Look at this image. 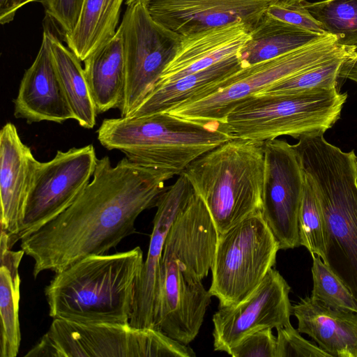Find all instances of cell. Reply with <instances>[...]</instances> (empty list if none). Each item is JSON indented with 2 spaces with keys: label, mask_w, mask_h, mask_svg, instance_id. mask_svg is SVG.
Segmentation results:
<instances>
[{
  "label": "cell",
  "mask_w": 357,
  "mask_h": 357,
  "mask_svg": "<svg viewBox=\"0 0 357 357\" xmlns=\"http://www.w3.org/2000/svg\"><path fill=\"white\" fill-rule=\"evenodd\" d=\"M356 50V47L337 44L335 37L329 34L286 54L243 68L236 81L226 88L168 112L196 123L220 126L231 111L251 96L318 63Z\"/></svg>",
  "instance_id": "obj_10"
},
{
  "label": "cell",
  "mask_w": 357,
  "mask_h": 357,
  "mask_svg": "<svg viewBox=\"0 0 357 357\" xmlns=\"http://www.w3.org/2000/svg\"><path fill=\"white\" fill-rule=\"evenodd\" d=\"M143 264L138 246L77 261L45 288L49 315L83 324H130Z\"/></svg>",
  "instance_id": "obj_3"
},
{
  "label": "cell",
  "mask_w": 357,
  "mask_h": 357,
  "mask_svg": "<svg viewBox=\"0 0 357 357\" xmlns=\"http://www.w3.org/2000/svg\"><path fill=\"white\" fill-rule=\"evenodd\" d=\"M290 291L284 278L272 268L245 299L234 305L219 306L212 319L214 349L227 354L250 333L290 324Z\"/></svg>",
  "instance_id": "obj_14"
},
{
  "label": "cell",
  "mask_w": 357,
  "mask_h": 357,
  "mask_svg": "<svg viewBox=\"0 0 357 357\" xmlns=\"http://www.w3.org/2000/svg\"><path fill=\"white\" fill-rule=\"evenodd\" d=\"M123 0H85L78 24L64 36L68 47L84 61L118 29Z\"/></svg>",
  "instance_id": "obj_25"
},
{
  "label": "cell",
  "mask_w": 357,
  "mask_h": 357,
  "mask_svg": "<svg viewBox=\"0 0 357 357\" xmlns=\"http://www.w3.org/2000/svg\"><path fill=\"white\" fill-rule=\"evenodd\" d=\"M297 330L333 357H357V314L332 309L305 296L291 306Z\"/></svg>",
  "instance_id": "obj_21"
},
{
  "label": "cell",
  "mask_w": 357,
  "mask_h": 357,
  "mask_svg": "<svg viewBox=\"0 0 357 357\" xmlns=\"http://www.w3.org/2000/svg\"><path fill=\"white\" fill-rule=\"evenodd\" d=\"M305 174V173H304ZM300 245L312 256L326 258V225L317 195L305 175V183L298 215Z\"/></svg>",
  "instance_id": "obj_29"
},
{
  "label": "cell",
  "mask_w": 357,
  "mask_h": 357,
  "mask_svg": "<svg viewBox=\"0 0 357 357\" xmlns=\"http://www.w3.org/2000/svg\"><path fill=\"white\" fill-rule=\"evenodd\" d=\"M107 150L172 178L204 153L233 139L218 125L202 124L169 112L105 119L97 130Z\"/></svg>",
  "instance_id": "obj_5"
},
{
  "label": "cell",
  "mask_w": 357,
  "mask_h": 357,
  "mask_svg": "<svg viewBox=\"0 0 357 357\" xmlns=\"http://www.w3.org/2000/svg\"><path fill=\"white\" fill-rule=\"evenodd\" d=\"M218 234L205 203L195 193L164 244L154 329L184 344L198 335L211 303L202 280L211 270Z\"/></svg>",
  "instance_id": "obj_2"
},
{
  "label": "cell",
  "mask_w": 357,
  "mask_h": 357,
  "mask_svg": "<svg viewBox=\"0 0 357 357\" xmlns=\"http://www.w3.org/2000/svg\"><path fill=\"white\" fill-rule=\"evenodd\" d=\"M24 252L8 246V236L1 230L0 240V356H17L21 341L19 322L20 278L19 266Z\"/></svg>",
  "instance_id": "obj_24"
},
{
  "label": "cell",
  "mask_w": 357,
  "mask_h": 357,
  "mask_svg": "<svg viewBox=\"0 0 357 357\" xmlns=\"http://www.w3.org/2000/svg\"><path fill=\"white\" fill-rule=\"evenodd\" d=\"M50 44L55 66L72 110L74 120L84 128L96 124V109L78 57L48 29H44Z\"/></svg>",
  "instance_id": "obj_26"
},
{
  "label": "cell",
  "mask_w": 357,
  "mask_h": 357,
  "mask_svg": "<svg viewBox=\"0 0 357 357\" xmlns=\"http://www.w3.org/2000/svg\"><path fill=\"white\" fill-rule=\"evenodd\" d=\"M243 68L236 54L176 81L155 86L128 116L168 112L206 98L234 82Z\"/></svg>",
  "instance_id": "obj_20"
},
{
  "label": "cell",
  "mask_w": 357,
  "mask_h": 357,
  "mask_svg": "<svg viewBox=\"0 0 357 357\" xmlns=\"http://www.w3.org/2000/svg\"><path fill=\"white\" fill-rule=\"evenodd\" d=\"M120 30L125 61V91L119 108L128 116L152 91L176 54L181 37L155 22L143 3L127 6Z\"/></svg>",
  "instance_id": "obj_11"
},
{
  "label": "cell",
  "mask_w": 357,
  "mask_h": 357,
  "mask_svg": "<svg viewBox=\"0 0 357 357\" xmlns=\"http://www.w3.org/2000/svg\"><path fill=\"white\" fill-rule=\"evenodd\" d=\"M261 215L280 250L300 246L298 215L305 174L294 145L278 139L264 142Z\"/></svg>",
  "instance_id": "obj_13"
},
{
  "label": "cell",
  "mask_w": 357,
  "mask_h": 357,
  "mask_svg": "<svg viewBox=\"0 0 357 357\" xmlns=\"http://www.w3.org/2000/svg\"><path fill=\"white\" fill-rule=\"evenodd\" d=\"M303 170L321 205L326 225L324 262L357 301V158L324 135L294 144Z\"/></svg>",
  "instance_id": "obj_4"
},
{
  "label": "cell",
  "mask_w": 357,
  "mask_h": 357,
  "mask_svg": "<svg viewBox=\"0 0 357 357\" xmlns=\"http://www.w3.org/2000/svg\"><path fill=\"white\" fill-rule=\"evenodd\" d=\"M169 178L126 157L114 166L107 155L98 159L92 180L74 202L20 240V248L34 261V278L115 248L135 232L139 214L156 206Z\"/></svg>",
  "instance_id": "obj_1"
},
{
  "label": "cell",
  "mask_w": 357,
  "mask_h": 357,
  "mask_svg": "<svg viewBox=\"0 0 357 357\" xmlns=\"http://www.w3.org/2000/svg\"><path fill=\"white\" fill-rule=\"evenodd\" d=\"M279 250L261 213L218 234L208 291L218 299L219 306L245 299L275 266Z\"/></svg>",
  "instance_id": "obj_9"
},
{
  "label": "cell",
  "mask_w": 357,
  "mask_h": 357,
  "mask_svg": "<svg viewBox=\"0 0 357 357\" xmlns=\"http://www.w3.org/2000/svg\"><path fill=\"white\" fill-rule=\"evenodd\" d=\"M275 351L276 337L272 328H266L243 337L227 354L233 357H275Z\"/></svg>",
  "instance_id": "obj_33"
},
{
  "label": "cell",
  "mask_w": 357,
  "mask_h": 357,
  "mask_svg": "<svg viewBox=\"0 0 357 357\" xmlns=\"http://www.w3.org/2000/svg\"><path fill=\"white\" fill-rule=\"evenodd\" d=\"M37 162L20 139L15 126L6 123L0 131V222L11 249L16 243Z\"/></svg>",
  "instance_id": "obj_18"
},
{
  "label": "cell",
  "mask_w": 357,
  "mask_h": 357,
  "mask_svg": "<svg viewBox=\"0 0 357 357\" xmlns=\"http://www.w3.org/2000/svg\"><path fill=\"white\" fill-rule=\"evenodd\" d=\"M41 0H0V22L6 24L13 20L17 11L26 4Z\"/></svg>",
  "instance_id": "obj_35"
},
{
  "label": "cell",
  "mask_w": 357,
  "mask_h": 357,
  "mask_svg": "<svg viewBox=\"0 0 357 357\" xmlns=\"http://www.w3.org/2000/svg\"><path fill=\"white\" fill-rule=\"evenodd\" d=\"M339 76L340 78L349 79L357 83V50L344 60Z\"/></svg>",
  "instance_id": "obj_36"
},
{
  "label": "cell",
  "mask_w": 357,
  "mask_h": 357,
  "mask_svg": "<svg viewBox=\"0 0 357 357\" xmlns=\"http://www.w3.org/2000/svg\"><path fill=\"white\" fill-rule=\"evenodd\" d=\"M85 0H41L46 13L61 29L63 36L72 33L79 20Z\"/></svg>",
  "instance_id": "obj_34"
},
{
  "label": "cell",
  "mask_w": 357,
  "mask_h": 357,
  "mask_svg": "<svg viewBox=\"0 0 357 357\" xmlns=\"http://www.w3.org/2000/svg\"><path fill=\"white\" fill-rule=\"evenodd\" d=\"M14 116L29 123L43 121L61 123L74 119L45 30L35 60L21 80L14 100Z\"/></svg>",
  "instance_id": "obj_17"
},
{
  "label": "cell",
  "mask_w": 357,
  "mask_h": 357,
  "mask_svg": "<svg viewBox=\"0 0 357 357\" xmlns=\"http://www.w3.org/2000/svg\"><path fill=\"white\" fill-rule=\"evenodd\" d=\"M305 8L337 44L357 47V0L303 2Z\"/></svg>",
  "instance_id": "obj_27"
},
{
  "label": "cell",
  "mask_w": 357,
  "mask_h": 357,
  "mask_svg": "<svg viewBox=\"0 0 357 357\" xmlns=\"http://www.w3.org/2000/svg\"><path fill=\"white\" fill-rule=\"evenodd\" d=\"M275 357H330L319 346L303 338L290 324L277 328Z\"/></svg>",
  "instance_id": "obj_31"
},
{
  "label": "cell",
  "mask_w": 357,
  "mask_h": 357,
  "mask_svg": "<svg viewBox=\"0 0 357 357\" xmlns=\"http://www.w3.org/2000/svg\"><path fill=\"white\" fill-rule=\"evenodd\" d=\"M183 172L218 234L261 213L264 142L231 139L198 157Z\"/></svg>",
  "instance_id": "obj_6"
},
{
  "label": "cell",
  "mask_w": 357,
  "mask_h": 357,
  "mask_svg": "<svg viewBox=\"0 0 357 357\" xmlns=\"http://www.w3.org/2000/svg\"><path fill=\"white\" fill-rule=\"evenodd\" d=\"M312 258L313 287L310 296L332 309L357 314V301L348 288L321 257L313 255Z\"/></svg>",
  "instance_id": "obj_30"
},
{
  "label": "cell",
  "mask_w": 357,
  "mask_h": 357,
  "mask_svg": "<svg viewBox=\"0 0 357 357\" xmlns=\"http://www.w3.org/2000/svg\"><path fill=\"white\" fill-rule=\"evenodd\" d=\"M285 1H291V2H303L305 0H285Z\"/></svg>",
  "instance_id": "obj_37"
},
{
  "label": "cell",
  "mask_w": 357,
  "mask_h": 357,
  "mask_svg": "<svg viewBox=\"0 0 357 357\" xmlns=\"http://www.w3.org/2000/svg\"><path fill=\"white\" fill-rule=\"evenodd\" d=\"M303 2L275 0L268 6L265 13L298 28L319 34H327L319 22L305 8Z\"/></svg>",
  "instance_id": "obj_32"
},
{
  "label": "cell",
  "mask_w": 357,
  "mask_h": 357,
  "mask_svg": "<svg viewBox=\"0 0 357 357\" xmlns=\"http://www.w3.org/2000/svg\"><path fill=\"white\" fill-rule=\"evenodd\" d=\"M347 98L337 87L251 96L219 128L233 139L264 142L280 136L297 139L324 135L340 119Z\"/></svg>",
  "instance_id": "obj_7"
},
{
  "label": "cell",
  "mask_w": 357,
  "mask_h": 357,
  "mask_svg": "<svg viewBox=\"0 0 357 357\" xmlns=\"http://www.w3.org/2000/svg\"><path fill=\"white\" fill-rule=\"evenodd\" d=\"M194 351L160 331L130 324L53 321L26 357H195Z\"/></svg>",
  "instance_id": "obj_8"
},
{
  "label": "cell",
  "mask_w": 357,
  "mask_h": 357,
  "mask_svg": "<svg viewBox=\"0 0 357 357\" xmlns=\"http://www.w3.org/2000/svg\"><path fill=\"white\" fill-rule=\"evenodd\" d=\"M98 158L93 144L57 151L50 161H38L15 237L21 240L68 208L93 177Z\"/></svg>",
  "instance_id": "obj_12"
},
{
  "label": "cell",
  "mask_w": 357,
  "mask_h": 357,
  "mask_svg": "<svg viewBox=\"0 0 357 357\" xmlns=\"http://www.w3.org/2000/svg\"><path fill=\"white\" fill-rule=\"evenodd\" d=\"M352 54L340 56L318 63L278 81L258 93L280 94L317 89L336 88L342 62Z\"/></svg>",
  "instance_id": "obj_28"
},
{
  "label": "cell",
  "mask_w": 357,
  "mask_h": 357,
  "mask_svg": "<svg viewBox=\"0 0 357 357\" xmlns=\"http://www.w3.org/2000/svg\"><path fill=\"white\" fill-rule=\"evenodd\" d=\"M251 29L236 22L181 38L178 52L155 86L176 81L238 54Z\"/></svg>",
  "instance_id": "obj_19"
},
{
  "label": "cell",
  "mask_w": 357,
  "mask_h": 357,
  "mask_svg": "<svg viewBox=\"0 0 357 357\" xmlns=\"http://www.w3.org/2000/svg\"><path fill=\"white\" fill-rule=\"evenodd\" d=\"M275 0H126L144 4L151 17L181 38L236 22L251 30Z\"/></svg>",
  "instance_id": "obj_15"
},
{
  "label": "cell",
  "mask_w": 357,
  "mask_h": 357,
  "mask_svg": "<svg viewBox=\"0 0 357 357\" xmlns=\"http://www.w3.org/2000/svg\"><path fill=\"white\" fill-rule=\"evenodd\" d=\"M329 35L313 33L268 16L266 13L250 31L238 55L244 67L286 54Z\"/></svg>",
  "instance_id": "obj_23"
},
{
  "label": "cell",
  "mask_w": 357,
  "mask_h": 357,
  "mask_svg": "<svg viewBox=\"0 0 357 357\" xmlns=\"http://www.w3.org/2000/svg\"><path fill=\"white\" fill-rule=\"evenodd\" d=\"M84 75L97 114L120 108L125 91V61L121 35L115 34L84 61Z\"/></svg>",
  "instance_id": "obj_22"
},
{
  "label": "cell",
  "mask_w": 357,
  "mask_h": 357,
  "mask_svg": "<svg viewBox=\"0 0 357 357\" xmlns=\"http://www.w3.org/2000/svg\"><path fill=\"white\" fill-rule=\"evenodd\" d=\"M195 195L184 172L160 195L148 253L137 284L130 325L154 328L159 293V271L167 234L178 215Z\"/></svg>",
  "instance_id": "obj_16"
}]
</instances>
